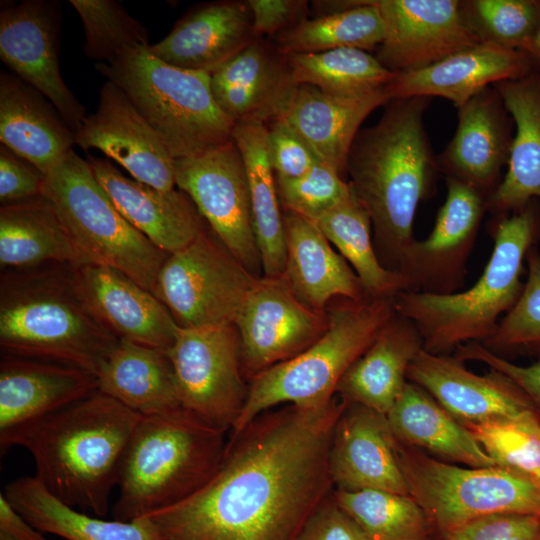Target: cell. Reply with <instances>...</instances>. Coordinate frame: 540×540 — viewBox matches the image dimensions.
<instances>
[{
    "label": "cell",
    "instance_id": "6da1fadb",
    "mask_svg": "<svg viewBox=\"0 0 540 540\" xmlns=\"http://www.w3.org/2000/svg\"><path fill=\"white\" fill-rule=\"evenodd\" d=\"M347 402L269 409L228 435L208 482L147 515L155 540H296L334 491L329 450Z\"/></svg>",
    "mask_w": 540,
    "mask_h": 540
},
{
    "label": "cell",
    "instance_id": "7a4b0ae2",
    "mask_svg": "<svg viewBox=\"0 0 540 540\" xmlns=\"http://www.w3.org/2000/svg\"><path fill=\"white\" fill-rule=\"evenodd\" d=\"M141 418L96 390L58 411L0 433L3 455L11 447L29 451L35 477L57 499L96 517L109 509L120 464Z\"/></svg>",
    "mask_w": 540,
    "mask_h": 540
},
{
    "label": "cell",
    "instance_id": "3957f363",
    "mask_svg": "<svg viewBox=\"0 0 540 540\" xmlns=\"http://www.w3.org/2000/svg\"><path fill=\"white\" fill-rule=\"evenodd\" d=\"M430 102L428 97L390 100L379 121L357 134L347 158L349 184L371 218L375 251L396 272L416 240V211L438 169L424 126Z\"/></svg>",
    "mask_w": 540,
    "mask_h": 540
},
{
    "label": "cell",
    "instance_id": "277c9868",
    "mask_svg": "<svg viewBox=\"0 0 540 540\" xmlns=\"http://www.w3.org/2000/svg\"><path fill=\"white\" fill-rule=\"evenodd\" d=\"M119 341L83 302L73 265L2 270L1 355L59 363L97 376Z\"/></svg>",
    "mask_w": 540,
    "mask_h": 540
},
{
    "label": "cell",
    "instance_id": "5b68a950",
    "mask_svg": "<svg viewBox=\"0 0 540 540\" xmlns=\"http://www.w3.org/2000/svg\"><path fill=\"white\" fill-rule=\"evenodd\" d=\"M227 433L182 406L141 416L120 464L113 519L134 521L197 492L218 469Z\"/></svg>",
    "mask_w": 540,
    "mask_h": 540
},
{
    "label": "cell",
    "instance_id": "8992f818",
    "mask_svg": "<svg viewBox=\"0 0 540 540\" xmlns=\"http://www.w3.org/2000/svg\"><path fill=\"white\" fill-rule=\"evenodd\" d=\"M535 234L536 220L527 207L501 216L494 227L491 256L473 286L452 294L402 291L396 295V313L417 327L424 350L445 355L463 344H482L495 333L500 316L522 292L523 261Z\"/></svg>",
    "mask_w": 540,
    "mask_h": 540
},
{
    "label": "cell",
    "instance_id": "52a82bcc",
    "mask_svg": "<svg viewBox=\"0 0 540 540\" xmlns=\"http://www.w3.org/2000/svg\"><path fill=\"white\" fill-rule=\"evenodd\" d=\"M95 68L127 95L174 160L233 140L235 123L217 105L209 72L171 65L149 46L128 50L109 63H95Z\"/></svg>",
    "mask_w": 540,
    "mask_h": 540
},
{
    "label": "cell",
    "instance_id": "ba28073f",
    "mask_svg": "<svg viewBox=\"0 0 540 540\" xmlns=\"http://www.w3.org/2000/svg\"><path fill=\"white\" fill-rule=\"evenodd\" d=\"M395 313L394 299L388 298L350 301L329 311L328 329L315 343L249 381L246 403L230 433L284 404L317 407L328 403L342 376Z\"/></svg>",
    "mask_w": 540,
    "mask_h": 540
},
{
    "label": "cell",
    "instance_id": "9c48e42d",
    "mask_svg": "<svg viewBox=\"0 0 540 540\" xmlns=\"http://www.w3.org/2000/svg\"><path fill=\"white\" fill-rule=\"evenodd\" d=\"M43 196L92 260L126 274L153 291L168 253L155 246L119 212L88 163L74 150L46 175Z\"/></svg>",
    "mask_w": 540,
    "mask_h": 540
},
{
    "label": "cell",
    "instance_id": "30bf717a",
    "mask_svg": "<svg viewBox=\"0 0 540 540\" xmlns=\"http://www.w3.org/2000/svg\"><path fill=\"white\" fill-rule=\"evenodd\" d=\"M409 495L446 533L493 514L540 516V491L525 475L501 467H460L396 441Z\"/></svg>",
    "mask_w": 540,
    "mask_h": 540
},
{
    "label": "cell",
    "instance_id": "8fae6325",
    "mask_svg": "<svg viewBox=\"0 0 540 540\" xmlns=\"http://www.w3.org/2000/svg\"><path fill=\"white\" fill-rule=\"evenodd\" d=\"M257 279L204 229L168 255L152 292L179 327H214L234 324Z\"/></svg>",
    "mask_w": 540,
    "mask_h": 540
},
{
    "label": "cell",
    "instance_id": "7c38bea8",
    "mask_svg": "<svg viewBox=\"0 0 540 540\" xmlns=\"http://www.w3.org/2000/svg\"><path fill=\"white\" fill-rule=\"evenodd\" d=\"M167 353L182 407L230 433L248 396L236 326L179 327Z\"/></svg>",
    "mask_w": 540,
    "mask_h": 540
},
{
    "label": "cell",
    "instance_id": "4fadbf2b",
    "mask_svg": "<svg viewBox=\"0 0 540 540\" xmlns=\"http://www.w3.org/2000/svg\"><path fill=\"white\" fill-rule=\"evenodd\" d=\"M175 183L212 232L251 273L261 265L246 167L233 140L197 156L174 160Z\"/></svg>",
    "mask_w": 540,
    "mask_h": 540
},
{
    "label": "cell",
    "instance_id": "5bb4252c",
    "mask_svg": "<svg viewBox=\"0 0 540 540\" xmlns=\"http://www.w3.org/2000/svg\"><path fill=\"white\" fill-rule=\"evenodd\" d=\"M329 312L303 304L284 275L258 278L234 322L242 371L251 380L315 343L328 329Z\"/></svg>",
    "mask_w": 540,
    "mask_h": 540
},
{
    "label": "cell",
    "instance_id": "9a60e30c",
    "mask_svg": "<svg viewBox=\"0 0 540 540\" xmlns=\"http://www.w3.org/2000/svg\"><path fill=\"white\" fill-rule=\"evenodd\" d=\"M60 27L58 1L24 0L5 4L0 12V58L11 73L55 106L76 135L87 114L60 71Z\"/></svg>",
    "mask_w": 540,
    "mask_h": 540
},
{
    "label": "cell",
    "instance_id": "2e32d148",
    "mask_svg": "<svg viewBox=\"0 0 540 540\" xmlns=\"http://www.w3.org/2000/svg\"><path fill=\"white\" fill-rule=\"evenodd\" d=\"M447 194L431 233L406 251L399 273L406 291L452 294L464 285L487 197L472 186L446 177Z\"/></svg>",
    "mask_w": 540,
    "mask_h": 540
},
{
    "label": "cell",
    "instance_id": "e0dca14e",
    "mask_svg": "<svg viewBox=\"0 0 540 540\" xmlns=\"http://www.w3.org/2000/svg\"><path fill=\"white\" fill-rule=\"evenodd\" d=\"M384 37L376 58L393 73L418 70L481 43L457 0H376Z\"/></svg>",
    "mask_w": 540,
    "mask_h": 540
},
{
    "label": "cell",
    "instance_id": "ac0fdd59",
    "mask_svg": "<svg viewBox=\"0 0 540 540\" xmlns=\"http://www.w3.org/2000/svg\"><path fill=\"white\" fill-rule=\"evenodd\" d=\"M75 145L98 149L120 164L133 179L160 191L176 189L174 159L127 95L106 81L94 113L87 115Z\"/></svg>",
    "mask_w": 540,
    "mask_h": 540
},
{
    "label": "cell",
    "instance_id": "d6986e66",
    "mask_svg": "<svg viewBox=\"0 0 540 540\" xmlns=\"http://www.w3.org/2000/svg\"><path fill=\"white\" fill-rule=\"evenodd\" d=\"M74 282L94 317L119 340L168 350L179 326L153 292L113 267L74 266Z\"/></svg>",
    "mask_w": 540,
    "mask_h": 540
},
{
    "label": "cell",
    "instance_id": "ffe728a7",
    "mask_svg": "<svg viewBox=\"0 0 540 540\" xmlns=\"http://www.w3.org/2000/svg\"><path fill=\"white\" fill-rule=\"evenodd\" d=\"M210 83L217 105L235 124L284 118L299 88L286 56L259 37L211 72Z\"/></svg>",
    "mask_w": 540,
    "mask_h": 540
},
{
    "label": "cell",
    "instance_id": "44dd1931",
    "mask_svg": "<svg viewBox=\"0 0 540 540\" xmlns=\"http://www.w3.org/2000/svg\"><path fill=\"white\" fill-rule=\"evenodd\" d=\"M457 110V128L437 157L438 169L488 200L501 183L502 168L508 162L512 117L495 87L486 88Z\"/></svg>",
    "mask_w": 540,
    "mask_h": 540
},
{
    "label": "cell",
    "instance_id": "7402d4cb",
    "mask_svg": "<svg viewBox=\"0 0 540 540\" xmlns=\"http://www.w3.org/2000/svg\"><path fill=\"white\" fill-rule=\"evenodd\" d=\"M329 471L336 490L379 489L409 495L385 416L359 404L347 402L335 424Z\"/></svg>",
    "mask_w": 540,
    "mask_h": 540
},
{
    "label": "cell",
    "instance_id": "603a6c76",
    "mask_svg": "<svg viewBox=\"0 0 540 540\" xmlns=\"http://www.w3.org/2000/svg\"><path fill=\"white\" fill-rule=\"evenodd\" d=\"M407 380L424 389L461 423H479L535 410L504 375H477L463 361L422 349L412 360Z\"/></svg>",
    "mask_w": 540,
    "mask_h": 540
},
{
    "label": "cell",
    "instance_id": "cb8c5ba5",
    "mask_svg": "<svg viewBox=\"0 0 540 540\" xmlns=\"http://www.w3.org/2000/svg\"><path fill=\"white\" fill-rule=\"evenodd\" d=\"M532 70L525 52L481 42L427 67L396 73L384 92L389 101L442 97L458 109L490 85L523 78Z\"/></svg>",
    "mask_w": 540,
    "mask_h": 540
},
{
    "label": "cell",
    "instance_id": "d4e9b609",
    "mask_svg": "<svg viewBox=\"0 0 540 540\" xmlns=\"http://www.w3.org/2000/svg\"><path fill=\"white\" fill-rule=\"evenodd\" d=\"M87 161L119 212L162 251L184 248L205 229L203 217L182 190L160 191L128 178L107 159L89 155Z\"/></svg>",
    "mask_w": 540,
    "mask_h": 540
},
{
    "label": "cell",
    "instance_id": "484cf974",
    "mask_svg": "<svg viewBox=\"0 0 540 540\" xmlns=\"http://www.w3.org/2000/svg\"><path fill=\"white\" fill-rule=\"evenodd\" d=\"M255 36L247 2L217 1L186 13L149 50L176 67L213 72L248 46Z\"/></svg>",
    "mask_w": 540,
    "mask_h": 540
},
{
    "label": "cell",
    "instance_id": "4316f807",
    "mask_svg": "<svg viewBox=\"0 0 540 540\" xmlns=\"http://www.w3.org/2000/svg\"><path fill=\"white\" fill-rule=\"evenodd\" d=\"M0 142L47 175L73 151L75 134L44 95L2 71Z\"/></svg>",
    "mask_w": 540,
    "mask_h": 540
},
{
    "label": "cell",
    "instance_id": "83f0119b",
    "mask_svg": "<svg viewBox=\"0 0 540 540\" xmlns=\"http://www.w3.org/2000/svg\"><path fill=\"white\" fill-rule=\"evenodd\" d=\"M98 390L79 368L1 355L0 433L69 406Z\"/></svg>",
    "mask_w": 540,
    "mask_h": 540
},
{
    "label": "cell",
    "instance_id": "f1b7e54d",
    "mask_svg": "<svg viewBox=\"0 0 540 540\" xmlns=\"http://www.w3.org/2000/svg\"><path fill=\"white\" fill-rule=\"evenodd\" d=\"M283 222L286 241L283 275L303 304L324 311L326 303L335 296L355 302L369 298L357 274L314 221L286 211Z\"/></svg>",
    "mask_w": 540,
    "mask_h": 540
},
{
    "label": "cell",
    "instance_id": "f546056e",
    "mask_svg": "<svg viewBox=\"0 0 540 540\" xmlns=\"http://www.w3.org/2000/svg\"><path fill=\"white\" fill-rule=\"evenodd\" d=\"M422 349L417 327L395 313L342 376L336 394L385 416L408 382L410 363Z\"/></svg>",
    "mask_w": 540,
    "mask_h": 540
},
{
    "label": "cell",
    "instance_id": "4dcf8cb0",
    "mask_svg": "<svg viewBox=\"0 0 540 540\" xmlns=\"http://www.w3.org/2000/svg\"><path fill=\"white\" fill-rule=\"evenodd\" d=\"M515 124L507 171L487 200V210L502 215L520 211L540 198V74L532 70L494 85Z\"/></svg>",
    "mask_w": 540,
    "mask_h": 540
},
{
    "label": "cell",
    "instance_id": "1f68e13d",
    "mask_svg": "<svg viewBox=\"0 0 540 540\" xmlns=\"http://www.w3.org/2000/svg\"><path fill=\"white\" fill-rule=\"evenodd\" d=\"M389 102L383 90L358 97L328 95L310 85H299L284 117L319 159L340 174L367 116Z\"/></svg>",
    "mask_w": 540,
    "mask_h": 540
},
{
    "label": "cell",
    "instance_id": "d6a6232c",
    "mask_svg": "<svg viewBox=\"0 0 540 540\" xmlns=\"http://www.w3.org/2000/svg\"><path fill=\"white\" fill-rule=\"evenodd\" d=\"M93 263L77 245L53 204L40 196L0 207V266Z\"/></svg>",
    "mask_w": 540,
    "mask_h": 540
},
{
    "label": "cell",
    "instance_id": "836d02e7",
    "mask_svg": "<svg viewBox=\"0 0 540 540\" xmlns=\"http://www.w3.org/2000/svg\"><path fill=\"white\" fill-rule=\"evenodd\" d=\"M98 390L141 416L181 407L167 350L120 340L97 376Z\"/></svg>",
    "mask_w": 540,
    "mask_h": 540
},
{
    "label": "cell",
    "instance_id": "e575fe53",
    "mask_svg": "<svg viewBox=\"0 0 540 540\" xmlns=\"http://www.w3.org/2000/svg\"><path fill=\"white\" fill-rule=\"evenodd\" d=\"M395 440L469 467H498L472 433L433 397L408 381L385 415Z\"/></svg>",
    "mask_w": 540,
    "mask_h": 540
},
{
    "label": "cell",
    "instance_id": "d590c367",
    "mask_svg": "<svg viewBox=\"0 0 540 540\" xmlns=\"http://www.w3.org/2000/svg\"><path fill=\"white\" fill-rule=\"evenodd\" d=\"M3 495L28 523L42 533L66 540H155L147 517L120 521L90 516L57 499L35 476L11 481Z\"/></svg>",
    "mask_w": 540,
    "mask_h": 540
},
{
    "label": "cell",
    "instance_id": "8d00e7d4",
    "mask_svg": "<svg viewBox=\"0 0 540 540\" xmlns=\"http://www.w3.org/2000/svg\"><path fill=\"white\" fill-rule=\"evenodd\" d=\"M268 127L240 122L232 138L243 158L249 183L254 234L265 277L282 276L286 265L283 214L267 152Z\"/></svg>",
    "mask_w": 540,
    "mask_h": 540
},
{
    "label": "cell",
    "instance_id": "74e56055",
    "mask_svg": "<svg viewBox=\"0 0 540 540\" xmlns=\"http://www.w3.org/2000/svg\"><path fill=\"white\" fill-rule=\"evenodd\" d=\"M314 222L351 264L369 298L394 299L406 291L404 277L381 263L371 238L370 215L354 193Z\"/></svg>",
    "mask_w": 540,
    "mask_h": 540
},
{
    "label": "cell",
    "instance_id": "f35d334b",
    "mask_svg": "<svg viewBox=\"0 0 540 540\" xmlns=\"http://www.w3.org/2000/svg\"><path fill=\"white\" fill-rule=\"evenodd\" d=\"M384 25L375 1L332 14L303 19L276 36L275 49L284 56L317 53L338 48L376 49Z\"/></svg>",
    "mask_w": 540,
    "mask_h": 540
},
{
    "label": "cell",
    "instance_id": "ab89813d",
    "mask_svg": "<svg viewBox=\"0 0 540 540\" xmlns=\"http://www.w3.org/2000/svg\"><path fill=\"white\" fill-rule=\"evenodd\" d=\"M295 81L336 97H358L383 90L396 73L376 56L357 48H338L286 56Z\"/></svg>",
    "mask_w": 540,
    "mask_h": 540
},
{
    "label": "cell",
    "instance_id": "60d3db41",
    "mask_svg": "<svg viewBox=\"0 0 540 540\" xmlns=\"http://www.w3.org/2000/svg\"><path fill=\"white\" fill-rule=\"evenodd\" d=\"M338 505L368 540H422L428 518L410 496L386 490L333 491Z\"/></svg>",
    "mask_w": 540,
    "mask_h": 540
},
{
    "label": "cell",
    "instance_id": "b9f144b4",
    "mask_svg": "<svg viewBox=\"0 0 540 540\" xmlns=\"http://www.w3.org/2000/svg\"><path fill=\"white\" fill-rule=\"evenodd\" d=\"M84 30V54L109 63L126 51L149 46L148 31L114 0H70Z\"/></svg>",
    "mask_w": 540,
    "mask_h": 540
},
{
    "label": "cell",
    "instance_id": "7bdbcfd3",
    "mask_svg": "<svg viewBox=\"0 0 540 540\" xmlns=\"http://www.w3.org/2000/svg\"><path fill=\"white\" fill-rule=\"evenodd\" d=\"M462 424L498 467L530 478L540 471V416L536 410Z\"/></svg>",
    "mask_w": 540,
    "mask_h": 540
},
{
    "label": "cell",
    "instance_id": "ee69618b",
    "mask_svg": "<svg viewBox=\"0 0 540 540\" xmlns=\"http://www.w3.org/2000/svg\"><path fill=\"white\" fill-rule=\"evenodd\" d=\"M463 16L481 42L526 52L540 22V1H461Z\"/></svg>",
    "mask_w": 540,
    "mask_h": 540
},
{
    "label": "cell",
    "instance_id": "f6af8a7d",
    "mask_svg": "<svg viewBox=\"0 0 540 540\" xmlns=\"http://www.w3.org/2000/svg\"><path fill=\"white\" fill-rule=\"evenodd\" d=\"M528 278L514 306L501 318L495 333L482 345L501 355L511 352L540 353V255L527 253Z\"/></svg>",
    "mask_w": 540,
    "mask_h": 540
},
{
    "label": "cell",
    "instance_id": "bcb514c9",
    "mask_svg": "<svg viewBox=\"0 0 540 540\" xmlns=\"http://www.w3.org/2000/svg\"><path fill=\"white\" fill-rule=\"evenodd\" d=\"M280 205L312 221L353 195L349 182L329 165L319 162L304 175L276 178Z\"/></svg>",
    "mask_w": 540,
    "mask_h": 540
},
{
    "label": "cell",
    "instance_id": "7dc6e473",
    "mask_svg": "<svg viewBox=\"0 0 540 540\" xmlns=\"http://www.w3.org/2000/svg\"><path fill=\"white\" fill-rule=\"evenodd\" d=\"M267 152L276 178L300 177L322 162L284 118L272 122L268 128Z\"/></svg>",
    "mask_w": 540,
    "mask_h": 540
},
{
    "label": "cell",
    "instance_id": "c3c4849f",
    "mask_svg": "<svg viewBox=\"0 0 540 540\" xmlns=\"http://www.w3.org/2000/svg\"><path fill=\"white\" fill-rule=\"evenodd\" d=\"M444 540H540V516L493 514L446 533Z\"/></svg>",
    "mask_w": 540,
    "mask_h": 540
},
{
    "label": "cell",
    "instance_id": "681fc988",
    "mask_svg": "<svg viewBox=\"0 0 540 540\" xmlns=\"http://www.w3.org/2000/svg\"><path fill=\"white\" fill-rule=\"evenodd\" d=\"M455 357L463 362H480L504 375L529 399L538 415L540 414V361L528 366L517 365L477 342L458 346Z\"/></svg>",
    "mask_w": 540,
    "mask_h": 540
},
{
    "label": "cell",
    "instance_id": "f907efd6",
    "mask_svg": "<svg viewBox=\"0 0 540 540\" xmlns=\"http://www.w3.org/2000/svg\"><path fill=\"white\" fill-rule=\"evenodd\" d=\"M46 175L4 145L0 147L1 205L43 196Z\"/></svg>",
    "mask_w": 540,
    "mask_h": 540
},
{
    "label": "cell",
    "instance_id": "816d5d0a",
    "mask_svg": "<svg viewBox=\"0 0 540 540\" xmlns=\"http://www.w3.org/2000/svg\"><path fill=\"white\" fill-rule=\"evenodd\" d=\"M296 540H368L333 492L311 514Z\"/></svg>",
    "mask_w": 540,
    "mask_h": 540
},
{
    "label": "cell",
    "instance_id": "f5cc1de1",
    "mask_svg": "<svg viewBox=\"0 0 540 540\" xmlns=\"http://www.w3.org/2000/svg\"><path fill=\"white\" fill-rule=\"evenodd\" d=\"M255 37L279 35L303 19L308 2L301 0H249Z\"/></svg>",
    "mask_w": 540,
    "mask_h": 540
},
{
    "label": "cell",
    "instance_id": "db71d44e",
    "mask_svg": "<svg viewBox=\"0 0 540 540\" xmlns=\"http://www.w3.org/2000/svg\"><path fill=\"white\" fill-rule=\"evenodd\" d=\"M0 540H50L28 523L0 494Z\"/></svg>",
    "mask_w": 540,
    "mask_h": 540
},
{
    "label": "cell",
    "instance_id": "11a10c76",
    "mask_svg": "<svg viewBox=\"0 0 540 540\" xmlns=\"http://www.w3.org/2000/svg\"><path fill=\"white\" fill-rule=\"evenodd\" d=\"M525 53L530 58L533 70L540 74V22Z\"/></svg>",
    "mask_w": 540,
    "mask_h": 540
},
{
    "label": "cell",
    "instance_id": "9f6ffc18",
    "mask_svg": "<svg viewBox=\"0 0 540 540\" xmlns=\"http://www.w3.org/2000/svg\"><path fill=\"white\" fill-rule=\"evenodd\" d=\"M531 479L533 480V482L535 483V485L540 491V471L536 473L534 476H532Z\"/></svg>",
    "mask_w": 540,
    "mask_h": 540
}]
</instances>
